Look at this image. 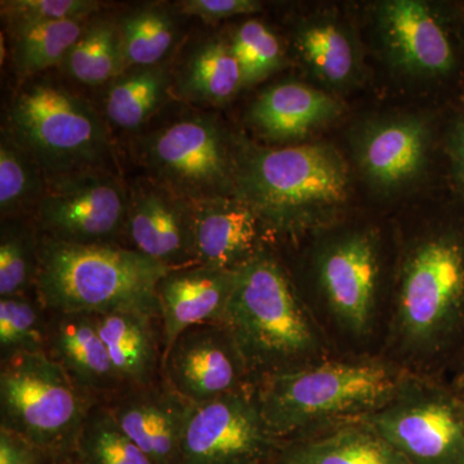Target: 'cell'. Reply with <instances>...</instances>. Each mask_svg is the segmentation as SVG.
Segmentation results:
<instances>
[{
    "label": "cell",
    "mask_w": 464,
    "mask_h": 464,
    "mask_svg": "<svg viewBox=\"0 0 464 464\" xmlns=\"http://www.w3.org/2000/svg\"><path fill=\"white\" fill-rule=\"evenodd\" d=\"M244 88L239 63L231 42L210 39L195 48L174 83L182 100L198 105H222Z\"/></svg>",
    "instance_id": "24"
},
{
    "label": "cell",
    "mask_w": 464,
    "mask_h": 464,
    "mask_svg": "<svg viewBox=\"0 0 464 464\" xmlns=\"http://www.w3.org/2000/svg\"><path fill=\"white\" fill-rule=\"evenodd\" d=\"M239 63L244 87L258 83L282 65V45L265 24L249 20L237 30L231 41Z\"/></svg>",
    "instance_id": "33"
},
{
    "label": "cell",
    "mask_w": 464,
    "mask_h": 464,
    "mask_svg": "<svg viewBox=\"0 0 464 464\" xmlns=\"http://www.w3.org/2000/svg\"><path fill=\"white\" fill-rule=\"evenodd\" d=\"M127 208L128 188L109 169L60 174L47 179L35 226L43 237L63 243L119 244Z\"/></svg>",
    "instance_id": "8"
},
{
    "label": "cell",
    "mask_w": 464,
    "mask_h": 464,
    "mask_svg": "<svg viewBox=\"0 0 464 464\" xmlns=\"http://www.w3.org/2000/svg\"><path fill=\"white\" fill-rule=\"evenodd\" d=\"M451 154L456 161L458 170L464 181V121L454 127L450 140Z\"/></svg>",
    "instance_id": "38"
},
{
    "label": "cell",
    "mask_w": 464,
    "mask_h": 464,
    "mask_svg": "<svg viewBox=\"0 0 464 464\" xmlns=\"http://www.w3.org/2000/svg\"><path fill=\"white\" fill-rule=\"evenodd\" d=\"M47 353L67 375L99 402L125 390L101 337L96 315L51 314Z\"/></svg>",
    "instance_id": "16"
},
{
    "label": "cell",
    "mask_w": 464,
    "mask_h": 464,
    "mask_svg": "<svg viewBox=\"0 0 464 464\" xmlns=\"http://www.w3.org/2000/svg\"><path fill=\"white\" fill-rule=\"evenodd\" d=\"M463 413H464V408H463Z\"/></svg>",
    "instance_id": "41"
},
{
    "label": "cell",
    "mask_w": 464,
    "mask_h": 464,
    "mask_svg": "<svg viewBox=\"0 0 464 464\" xmlns=\"http://www.w3.org/2000/svg\"><path fill=\"white\" fill-rule=\"evenodd\" d=\"M85 26V20L12 25L14 69L24 78L30 79L57 63H63Z\"/></svg>",
    "instance_id": "26"
},
{
    "label": "cell",
    "mask_w": 464,
    "mask_h": 464,
    "mask_svg": "<svg viewBox=\"0 0 464 464\" xmlns=\"http://www.w3.org/2000/svg\"><path fill=\"white\" fill-rule=\"evenodd\" d=\"M97 402L48 353L2 359L0 427L29 440L57 464L74 462L82 429Z\"/></svg>",
    "instance_id": "5"
},
{
    "label": "cell",
    "mask_w": 464,
    "mask_h": 464,
    "mask_svg": "<svg viewBox=\"0 0 464 464\" xmlns=\"http://www.w3.org/2000/svg\"><path fill=\"white\" fill-rule=\"evenodd\" d=\"M182 14L215 24L239 14H256L261 3L255 0H185L179 3Z\"/></svg>",
    "instance_id": "36"
},
{
    "label": "cell",
    "mask_w": 464,
    "mask_h": 464,
    "mask_svg": "<svg viewBox=\"0 0 464 464\" xmlns=\"http://www.w3.org/2000/svg\"><path fill=\"white\" fill-rule=\"evenodd\" d=\"M280 445L262 417L250 384L191 404L183 430L181 464L271 463Z\"/></svg>",
    "instance_id": "9"
},
{
    "label": "cell",
    "mask_w": 464,
    "mask_h": 464,
    "mask_svg": "<svg viewBox=\"0 0 464 464\" xmlns=\"http://www.w3.org/2000/svg\"><path fill=\"white\" fill-rule=\"evenodd\" d=\"M41 234L21 218L3 219L0 234V298L35 292Z\"/></svg>",
    "instance_id": "29"
},
{
    "label": "cell",
    "mask_w": 464,
    "mask_h": 464,
    "mask_svg": "<svg viewBox=\"0 0 464 464\" xmlns=\"http://www.w3.org/2000/svg\"><path fill=\"white\" fill-rule=\"evenodd\" d=\"M116 374L125 389L146 387L161 378L163 348L159 346L155 322L141 314L114 313L96 315Z\"/></svg>",
    "instance_id": "21"
},
{
    "label": "cell",
    "mask_w": 464,
    "mask_h": 464,
    "mask_svg": "<svg viewBox=\"0 0 464 464\" xmlns=\"http://www.w3.org/2000/svg\"><path fill=\"white\" fill-rule=\"evenodd\" d=\"M169 88L170 78L164 67L127 70L110 85L105 99L106 116L121 130H139L163 105Z\"/></svg>",
    "instance_id": "25"
},
{
    "label": "cell",
    "mask_w": 464,
    "mask_h": 464,
    "mask_svg": "<svg viewBox=\"0 0 464 464\" xmlns=\"http://www.w3.org/2000/svg\"><path fill=\"white\" fill-rule=\"evenodd\" d=\"M235 285V271L194 265L168 271L158 284L163 356L183 332L222 324Z\"/></svg>",
    "instance_id": "15"
},
{
    "label": "cell",
    "mask_w": 464,
    "mask_h": 464,
    "mask_svg": "<svg viewBox=\"0 0 464 464\" xmlns=\"http://www.w3.org/2000/svg\"><path fill=\"white\" fill-rule=\"evenodd\" d=\"M377 279V256L368 237L344 240L324 258L322 282L326 297L353 332H364L371 323Z\"/></svg>",
    "instance_id": "19"
},
{
    "label": "cell",
    "mask_w": 464,
    "mask_h": 464,
    "mask_svg": "<svg viewBox=\"0 0 464 464\" xmlns=\"http://www.w3.org/2000/svg\"><path fill=\"white\" fill-rule=\"evenodd\" d=\"M341 111L328 94L299 83L274 85L250 109V121L268 139H298Z\"/></svg>",
    "instance_id": "22"
},
{
    "label": "cell",
    "mask_w": 464,
    "mask_h": 464,
    "mask_svg": "<svg viewBox=\"0 0 464 464\" xmlns=\"http://www.w3.org/2000/svg\"><path fill=\"white\" fill-rule=\"evenodd\" d=\"M102 3L94 0H7L2 14L9 26L20 24L85 20L99 11Z\"/></svg>",
    "instance_id": "35"
},
{
    "label": "cell",
    "mask_w": 464,
    "mask_h": 464,
    "mask_svg": "<svg viewBox=\"0 0 464 464\" xmlns=\"http://www.w3.org/2000/svg\"><path fill=\"white\" fill-rule=\"evenodd\" d=\"M266 464H275V462H271V463H266Z\"/></svg>",
    "instance_id": "40"
},
{
    "label": "cell",
    "mask_w": 464,
    "mask_h": 464,
    "mask_svg": "<svg viewBox=\"0 0 464 464\" xmlns=\"http://www.w3.org/2000/svg\"><path fill=\"white\" fill-rule=\"evenodd\" d=\"M249 369L222 324H201L183 332L161 362V378L191 404L246 389Z\"/></svg>",
    "instance_id": "10"
},
{
    "label": "cell",
    "mask_w": 464,
    "mask_h": 464,
    "mask_svg": "<svg viewBox=\"0 0 464 464\" xmlns=\"http://www.w3.org/2000/svg\"><path fill=\"white\" fill-rule=\"evenodd\" d=\"M76 464H155L116 423L105 402H97L85 420L78 444Z\"/></svg>",
    "instance_id": "30"
},
{
    "label": "cell",
    "mask_w": 464,
    "mask_h": 464,
    "mask_svg": "<svg viewBox=\"0 0 464 464\" xmlns=\"http://www.w3.org/2000/svg\"><path fill=\"white\" fill-rule=\"evenodd\" d=\"M464 299V249L451 239L429 241L414 253L402 282L400 315L406 334L435 337Z\"/></svg>",
    "instance_id": "11"
},
{
    "label": "cell",
    "mask_w": 464,
    "mask_h": 464,
    "mask_svg": "<svg viewBox=\"0 0 464 464\" xmlns=\"http://www.w3.org/2000/svg\"><path fill=\"white\" fill-rule=\"evenodd\" d=\"M197 265L235 271L261 253V217L237 197L191 201Z\"/></svg>",
    "instance_id": "17"
},
{
    "label": "cell",
    "mask_w": 464,
    "mask_h": 464,
    "mask_svg": "<svg viewBox=\"0 0 464 464\" xmlns=\"http://www.w3.org/2000/svg\"><path fill=\"white\" fill-rule=\"evenodd\" d=\"M299 47L307 63L326 81H346L353 72V48L337 26L324 24L308 27L299 36Z\"/></svg>",
    "instance_id": "34"
},
{
    "label": "cell",
    "mask_w": 464,
    "mask_h": 464,
    "mask_svg": "<svg viewBox=\"0 0 464 464\" xmlns=\"http://www.w3.org/2000/svg\"><path fill=\"white\" fill-rule=\"evenodd\" d=\"M150 179L188 201L237 197V158L215 116H179L140 141Z\"/></svg>",
    "instance_id": "7"
},
{
    "label": "cell",
    "mask_w": 464,
    "mask_h": 464,
    "mask_svg": "<svg viewBox=\"0 0 464 464\" xmlns=\"http://www.w3.org/2000/svg\"><path fill=\"white\" fill-rule=\"evenodd\" d=\"M275 464H411L365 420L282 442Z\"/></svg>",
    "instance_id": "20"
},
{
    "label": "cell",
    "mask_w": 464,
    "mask_h": 464,
    "mask_svg": "<svg viewBox=\"0 0 464 464\" xmlns=\"http://www.w3.org/2000/svg\"><path fill=\"white\" fill-rule=\"evenodd\" d=\"M383 41L395 63L414 74L441 75L454 66L448 34L422 2L393 0L381 11Z\"/></svg>",
    "instance_id": "18"
},
{
    "label": "cell",
    "mask_w": 464,
    "mask_h": 464,
    "mask_svg": "<svg viewBox=\"0 0 464 464\" xmlns=\"http://www.w3.org/2000/svg\"><path fill=\"white\" fill-rule=\"evenodd\" d=\"M124 237L130 249L169 270L197 265L191 201L154 179L128 188Z\"/></svg>",
    "instance_id": "13"
},
{
    "label": "cell",
    "mask_w": 464,
    "mask_h": 464,
    "mask_svg": "<svg viewBox=\"0 0 464 464\" xmlns=\"http://www.w3.org/2000/svg\"><path fill=\"white\" fill-rule=\"evenodd\" d=\"M60 464H76L75 462H67V463H60Z\"/></svg>",
    "instance_id": "39"
},
{
    "label": "cell",
    "mask_w": 464,
    "mask_h": 464,
    "mask_svg": "<svg viewBox=\"0 0 464 464\" xmlns=\"http://www.w3.org/2000/svg\"><path fill=\"white\" fill-rule=\"evenodd\" d=\"M39 302L27 295L0 298V350L14 353H47L48 319Z\"/></svg>",
    "instance_id": "32"
},
{
    "label": "cell",
    "mask_w": 464,
    "mask_h": 464,
    "mask_svg": "<svg viewBox=\"0 0 464 464\" xmlns=\"http://www.w3.org/2000/svg\"><path fill=\"white\" fill-rule=\"evenodd\" d=\"M426 145V127L414 119L378 125L362 142V167L378 185L398 186L420 170Z\"/></svg>",
    "instance_id": "23"
},
{
    "label": "cell",
    "mask_w": 464,
    "mask_h": 464,
    "mask_svg": "<svg viewBox=\"0 0 464 464\" xmlns=\"http://www.w3.org/2000/svg\"><path fill=\"white\" fill-rule=\"evenodd\" d=\"M116 423L155 464H181L183 430L191 402L163 380L125 389L105 402Z\"/></svg>",
    "instance_id": "14"
},
{
    "label": "cell",
    "mask_w": 464,
    "mask_h": 464,
    "mask_svg": "<svg viewBox=\"0 0 464 464\" xmlns=\"http://www.w3.org/2000/svg\"><path fill=\"white\" fill-rule=\"evenodd\" d=\"M7 132L41 167L45 179L108 169L111 143L88 101L56 79L30 78L8 110Z\"/></svg>",
    "instance_id": "4"
},
{
    "label": "cell",
    "mask_w": 464,
    "mask_h": 464,
    "mask_svg": "<svg viewBox=\"0 0 464 464\" xmlns=\"http://www.w3.org/2000/svg\"><path fill=\"white\" fill-rule=\"evenodd\" d=\"M168 271L130 246L41 235L35 299L50 314L136 313L160 322L158 284Z\"/></svg>",
    "instance_id": "2"
},
{
    "label": "cell",
    "mask_w": 464,
    "mask_h": 464,
    "mask_svg": "<svg viewBox=\"0 0 464 464\" xmlns=\"http://www.w3.org/2000/svg\"><path fill=\"white\" fill-rule=\"evenodd\" d=\"M362 420L411 464H464L463 406L450 400L401 396Z\"/></svg>",
    "instance_id": "12"
},
{
    "label": "cell",
    "mask_w": 464,
    "mask_h": 464,
    "mask_svg": "<svg viewBox=\"0 0 464 464\" xmlns=\"http://www.w3.org/2000/svg\"><path fill=\"white\" fill-rule=\"evenodd\" d=\"M405 384L396 369L369 362L295 366L252 382L262 417L280 442L334 427L335 420H362L401 398Z\"/></svg>",
    "instance_id": "1"
},
{
    "label": "cell",
    "mask_w": 464,
    "mask_h": 464,
    "mask_svg": "<svg viewBox=\"0 0 464 464\" xmlns=\"http://www.w3.org/2000/svg\"><path fill=\"white\" fill-rule=\"evenodd\" d=\"M61 65L79 83L100 85L115 81L125 72L123 38L118 23L96 20L88 24Z\"/></svg>",
    "instance_id": "27"
},
{
    "label": "cell",
    "mask_w": 464,
    "mask_h": 464,
    "mask_svg": "<svg viewBox=\"0 0 464 464\" xmlns=\"http://www.w3.org/2000/svg\"><path fill=\"white\" fill-rule=\"evenodd\" d=\"M118 25L123 38L125 72L157 66L176 41V24L164 8L136 9L125 14Z\"/></svg>",
    "instance_id": "31"
},
{
    "label": "cell",
    "mask_w": 464,
    "mask_h": 464,
    "mask_svg": "<svg viewBox=\"0 0 464 464\" xmlns=\"http://www.w3.org/2000/svg\"><path fill=\"white\" fill-rule=\"evenodd\" d=\"M348 170L323 145L257 150L237 157V198L277 227L295 225L311 210L347 199Z\"/></svg>",
    "instance_id": "6"
},
{
    "label": "cell",
    "mask_w": 464,
    "mask_h": 464,
    "mask_svg": "<svg viewBox=\"0 0 464 464\" xmlns=\"http://www.w3.org/2000/svg\"><path fill=\"white\" fill-rule=\"evenodd\" d=\"M0 464H57L44 450L0 427Z\"/></svg>",
    "instance_id": "37"
},
{
    "label": "cell",
    "mask_w": 464,
    "mask_h": 464,
    "mask_svg": "<svg viewBox=\"0 0 464 464\" xmlns=\"http://www.w3.org/2000/svg\"><path fill=\"white\" fill-rule=\"evenodd\" d=\"M222 325L250 373L295 368L315 350V333L283 268L264 252L235 270Z\"/></svg>",
    "instance_id": "3"
},
{
    "label": "cell",
    "mask_w": 464,
    "mask_h": 464,
    "mask_svg": "<svg viewBox=\"0 0 464 464\" xmlns=\"http://www.w3.org/2000/svg\"><path fill=\"white\" fill-rule=\"evenodd\" d=\"M44 173L35 160L3 132L0 143V212L3 219L21 218L34 210L45 190Z\"/></svg>",
    "instance_id": "28"
}]
</instances>
